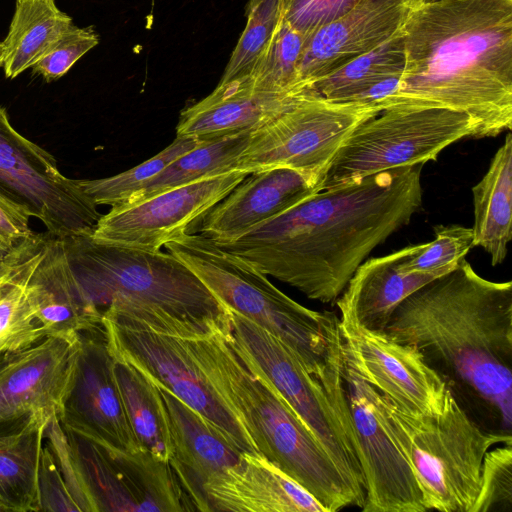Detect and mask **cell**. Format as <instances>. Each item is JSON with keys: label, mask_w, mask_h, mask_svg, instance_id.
Segmentation results:
<instances>
[{"label": "cell", "mask_w": 512, "mask_h": 512, "mask_svg": "<svg viewBox=\"0 0 512 512\" xmlns=\"http://www.w3.org/2000/svg\"><path fill=\"white\" fill-rule=\"evenodd\" d=\"M422 168L399 167L321 189L238 238L215 244L309 299L335 303L372 250L421 209Z\"/></svg>", "instance_id": "6da1fadb"}, {"label": "cell", "mask_w": 512, "mask_h": 512, "mask_svg": "<svg viewBox=\"0 0 512 512\" xmlns=\"http://www.w3.org/2000/svg\"><path fill=\"white\" fill-rule=\"evenodd\" d=\"M383 332L415 348L483 429L512 436V282L462 259L394 310Z\"/></svg>", "instance_id": "7a4b0ae2"}, {"label": "cell", "mask_w": 512, "mask_h": 512, "mask_svg": "<svg viewBox=\"0 0 512 512\" xmlns=\"http://www.w3.org/2000/svg\"><path fill=\"white\" fill-rule=\"evenodd\" d=\"M405 66L390 107L465 113L473 139L512 126V0L413 3L401 28Z\"/></svg>", "instance_id": "3957f363"}, {"label": "cell", "mask_w": 512, "mask_h": 512, "mask_svg": "<svg viewBox=\"0 0 512 512\" xmlns=\"http://www.w3.org/2000/svg\"><path fill=\"white\" fill-rule=\"evenodd\" d=\"M61 240L84 298L102 315L187 340L230 328L229 309L173 254L89 234Z\"/></svg>", "instance_id": "277c9868"}, {"label": "cell", "mask_w": 512, "mask_h": 512, "mask_svg": "<svg viewBox=\"0 0 512 512\" xmlns=\"http://www.w3.org/2000/svg\"><path fill=\"white\" fill-rule=\"evenodd\" d=\"M228 330L185 340L195 362L259 454L301 485L326 512L348 506L361 509L364 498L275 388L243 364L227 341Z\"/></svg>", "instance_id": "5b68a950"}, {"label": "cell", "mask_w": 512, "mask_h": 512, "mask_svg": "<svg viewBox=\"0 0 512 512\" xmlns=\"http://www.w3.org/2000/svg\"><path fill=\"white\" fill-rule=\"evenodd\" d=\"M164 247L189 267L229 310L255 322L282 342L310 374L328 385L342 380L340 319L294 301L267 276L203 235L183 233Z\"/></svg>", "instance_id": "8992f818"}, {"label": "cell", "mask_w": 512, "mask_h": 512, "mask_svg": "<svg viewBox=\"0 0 512 512\" xmlns=\"http://www.w3.org/2000/svg\"><path fill=\"white\" fill-rule=\"evenodd\" d=\"M376 403L385 429L412 469L426 510L472 512L486 452L512 444V436L483 429L451 393L442 410L428 414L403 410L378 391Z\"/></svg>", "instance_id": "52a82bcc"}, {"label": "cell", "mask_w": 512, "mask_h": 512, "mask_svg": "<svg viewBox=\"0 0 512 512\" xmlns=\"http://www.w3.org/2000/svg\"><path fill=\"white\" fill-rule=\"evenodd\" d=\"M229 311L230 329L226 338L237 356L275 388L355 490L365 497L343 384L331 386L316 378L284 342L255 322Z\"/></svg>", "instance_id": "ba28073f"}, {"label": "cell", "mask_w": 512, "mask_h": 512, "mask_svg": "<svg viewBox=\"0 0 512 512\" xmlns=\"http://www.w3.org/2000/svg\"><path fill=\"white\" fill-rule=\"evenodd\" d=\"M465 113L439 107H390L360 123L328 164L320 190L399 167L437 159L454 142L474 135Z\"/></svg>", "instance_id": "9c48e42d"}, {"label": "cell", "mask_w": 512, "mask_h": 512, "mask_svg": "<svg viewBox=\"0 0 512 512\" xmlns=\"http://www.w3.org/2000/svg\"><path fill=\"white\" fill-rule=\"evenodd\" d=\"M65 432V478L88 512L195 511L169 461L144 449H106Z\"/></svg>", "instance_id": "30bf717a"}, {"label": "cell", "mask_w": 512, "mask_h": 512, "mask_svg": "<svg viewBox=\"0 0 512 512\" xmlns=\"http://www.w3.org/2000/svg\"><path fill=\"white\" fill-rule=\"evenodd\" d=\"M381 112L369 102H334L306 90L290 107L251 131L235 170L293 168L321 178L349 134Z\"/></svg>", "instance_id": "8fae6325"}, {"label": "cell", "mask_w": 512, "mask_h": 512, "mask_svg": "<svg viewBox=\"0 0 512 512\" xmlns=\"http://www.w3.org/2000/svg\"><path fill=\"white\" fill-rule=\"evenodd\" d=\"M0 191L60 239L90 234L102 215L78 179L62 174L49 152L21 135L2 106Z\"/></svg>", "instance_id": "7c38bea8"}, {"label": "cell", "mask_w": 512, "mask_h": 512, "mask_svg": "<svg viewBox=\"0 0 512 512\" xmlns=\"http://www.w3.org/2000/svg\"><path fill=\"white\" fill-rule=\"evenodd\" d=\"M108 348L160 388L197 411L243 452L259 454L253 440L195 362L185 339L102 315Z\"/></svg>", "instance_id": "4fadbf2b"}, {"label": "cell", "mask_w": 512, "mask_h": 512, "mask_svg": "<svg viewBox=\"0 0 512 512\" xmlns=\"http://www.w3.org/2000/svg\"><path fill=\"white\" fill-rule=\"evenodd\" d=\"M344 395L364 480L363 512H426L422 493L406 458L385 429L377 391L345 357Z\"/></svg>", "instance_id": "5bb4252c"}, {"label": "cell", "mask_w": 512, "mask_h": 512, "mask_svg": "<svg viewBox=\"0 0 512 512\" xmlns=\"http://www.w3.org/2000/svg\"><path fill=\"white\" fill-rule=\"evenodd\" d=\"M249 174L233 170L168 189L150 197L112 206L89 234L94 240L159 251L167 242L226 197Z\"/></svg>", "instance_id": "9a60e30c"}, {"label": "cell", "mask_w": 512, "mask_h": 512, "mask_svg": "<svg viewBox=\"0 0 512 512\" xmlns=\"http://www.w3.org/2000/svg\"><path fill=\"white\" fill-rule=\"evenodd\" d=\"M340 311L343 353L359 375L380 394L412 413L443 409L450 392L413 347L398 343L383 331L362 327L347 303L335 301Z\"/></svg>", "instance_id": "2e32d148"}, {"label": "cell", "mask_w": 512, "mask_h": 512, "mask_svg": "<svg viewBox=\"0 0 512 512\" xmlns=\"http://www.w3.org/2000/svg\"><path fill=\"white\" fill-rule=\"evenodd\" d=\"M103 325L81 334L74 373L58 419L67 432L103 448H140L129 425Z\"/></svg>", "instance_id": "e0dca14e"}, {"label": "cell", "mask_w": 512, "mask_h": 512, "mask_svg": "<svg viewBox=\"0 0 512 512\" xmlns=\"http://www.w3.org/2000/svg\"><path fill=\"white\" fill-rule=\"evenodd\" d=\"M80 336H46L0 354V426L41 414L58 417L70 387Z\"/></svg>", "instance_id": "ac0fdd59"}, {"label": "cell", "mask_w": 512, "mask_h": 512, "mask_svg": "<svg viewBox=\"0 0 512 512\" xmlns=\"http://www.w3.org/2000/svg\"><path fill=\"white\" fill-rule=\"evenodd\" d=\"M412 5L413 0H360L344 15L305 36L296 90H308L321 77L393 37Z\"/></svg>", "instance_id": "d6986e66"}, {"label": "cell", "mask_w": 512, "mask_h": 512, "mask_svg": "<svg viewBox=\"0 0 512 512\" xmlns=\"http://www.w3.org/2000/svg\"><path fill=\"white\" fill-rule=\"evenodd\" d=\"M320 190V178L293 168L249 174L226 197L196 219L186 233L214 242L238 238Z\"/></svg>", "instance_id": "ffe728a7"}, {"label": "cell", "mask_w": 512, "mask_h": 512, "mask_svg": "<svg viewBox=\"0 0 512 512\" xmlns=\"http://www.w3.org/2000/svg\"><path fill=\"white\" fill-rule=\"evenodd\" d=\"M203 494L206 512H326L278 466L251 452L207 481Z\"/></svg>", "instance_id": "44dd1931"}, {"label": "cell", "mask_w": 512, "mask_h": 512, "mask_svg": "<svg viewBox=\"0 0 512 512\" xmlns=\"http://www.w3.org/2000/svg\"><path fill=\"white\" fill-rule=\"evenodd\" d=\"M159 389L173 446L170 464L195 511L206 512L204 484L236 464L243 451L197 411L172 393L160 387Z\"/></svg>", "instance_id": "7402d4cb"}, {"label": "cell", "mask_w": 512, "mask_h": 512, "mask_svg": "<svg viewBox=\"0 0 512 512\" xmlns=\"http://www.w3.org/2000/svg\"><path fill=\"white\" fill-rule=\"evenodd\" d=\"M303 93L260 91L248 77L218 83L209 95L181 111L176 137L206 140L253 131L290 107Z\"/></svg>", "instance_id": "603a6c76"}, {"label": "cell", "mask_w": 512, "mask_h": 512, "mask_svg": "<svg viewBox=\"0 0 512 512\" xmlns=\"http://www.w3.org/2000/svg\"><path fill=\"white\" fill-rule=\"evenodd\" d=\"M29 287L45 336L77 337L102 326V314L84 298L60 238L47 235Z\"/></svg>", "instance_id": "cb8c5ba5"}, {"label": "cell", "mask_w": 512, "mask_h": 512, "mask_svg": "<svg viewBox=\"0 0 512 512\" xmlns=\"http://www.w3.org/2000/svg\"><path fill=\"white\" fill-rule=\"evenodd\" d=\"M420 245L406 246L388 255L370 258L356 269L338 298L350 305L362 327L383 331L394 310L406 297L439 277L404 269V261Z\"/></svg>", "instance_id": "d4e9b609"}, {"label": "cell", "mask_w": 512, "mask_h": 512, "mask_svg": "<svg viewBox=\"0 0 512 512\" xmlns=\"http://www.w3.org/2000/svg\"><path fill=\"white\" fill-rule=\"evenodd\" d=\"M46 237L33 233L0 260V354L30 346L46 337L29 287Z\"/></svg>", "instance_id": "484cf974"}, {"label": "cell", "mask_w": 512, "mask_h": 512, "mask_svg": "<svg viewBox=\"0 0 512 512\" xmlns=\"http://www.w3.org/2000/svg\"><path fill=\"white\" fill-rule=\"evenodd\" d=\"M51 419L33 414L0 426V503L6 511H40L39 465Z\"/></svg>", "instance_id": "4316f807"}, {"label": "cell", "mask_w": 512, "mask_h": 512, "mask_svg": "<svg viewBox=\"0 0 512 512\" xmlns=\"http://www.w3.org/2000/svg\"><path fill=\"white\" fill-rule=\"evenodd\" d=\"M474 246L482 247L491 264H501L512 239V134H506L483 178L472 187Z\"/></svg>", "instance_id": "83f0119b"}, {"label": "cell", "mask_w": 512, "mask_h": 512, "mask_svg": "<svg viewBox=\"0 0 512 512\" xmlns=\"http://www.w3.org/2000/svg\"><path fill=\"white\" fill-rule=\"evenodd\" d=\"M73 19L55 0H16L14 14L2 42V67L7 79L32 68L70 27Z\"/></svg>", "instance_id": "f1b7e54d"}, {"label": "cell", "mask_w": 512, "mask_h": 512, "mask_svg": "<svg viewBox=\"0 0 512 512\" xmlns=\"http://www.w3.org/2000/svg\"><path fill=\"white\" fill-rule=\"evenodd\" d=\"M113 368L126 417L138 445L159 459L170 462L173 446L158 385L124 360L114 358Z\"/></svg>", "instance_id": "f546056e"}, {"label": "cell", "mask_w": 512, "mask_h": 512, "mask_svg": "<svg viewBox=\"0 0 512 512\" xmlns=\"http://www.w3.org/2000/svg\"><path fill=\"white\" fill-rule=\"evenodd\" d=\"M404 66L400 29L379 46L321 77L308 90L329 101L365 102L367 94L375 86L389 79H399Z\"/></svg>", "instance_id": "4dcf8cb0"}, {"label": "cell", "mask_w": 512, "mask_h": 512, "mask_svg": "<svg viewBox=\"0 0 512 512\" xmlns=\"http://www.w3.org/2000/svg\"><path fill=\"white\" fill-rule=\"evenodd\" d=\"M250 134L251 130H246L202 141L167 165L126 202L144 199L168 189L235 170L236 162L245 150Z\"/></svg>", "instance_id": "1f68e13d"}, {"label": "cell", "mask_w": 512, "mask_h": 512, "mask_svg": "<svg viewBox=\"0 0 512 512\" xmlns=\"http://www.w3.org/2000/svg\"><path fill=\"white\" fill-rule=\"evenodd\" d=\"M202 141L197 138L176 137L158 154L141 164L113 176L99 179H78L84 192L99 205L116 206L126 202L145 187L152 178L179 156L193 149Z\"/></svg>", "instance_id": "d6a6232c"}, {"label": "cell", "mask_w": 512, "mask_h": 512, "mask_svg": "<svg viewBox=\"0 0 512 512\" xmlns=\"http://www.w3.org/2000/svg\"><path fill=\"white\" fill-rule=\"evenodd\" d=\"M305 36L282 17L279 25L253 70L247 76L260 91L297 95L296 69Z\"/></svg>", "instance_id": "836d02e7"}, {"label": "cell", "mask_w": 512, "mask_h": 512, "mask_svg": "<svg viewBox=\"0 0 512 512\" xmlns=\"http://www.w3.org/2000/svg\"><path fill=\"white\" fill-rule=\"evenodd\" d=\"M283 15V0H259L246 11V26L219 83L247 77L269 45Z\"/></svg>", "instance_id": "e575fe53"}, {"label": "cell", "mask_w": 512, "mask_h": 512, "mask_svg": "<svg viewBox=\"0 0 512 512\" xmlns=\"http://www.w3.org/2000/svg\"><path fill=\"white\" fill-rule=\"evenodd\" d=\"M434 235L433 241L421 243L419 249L404 261L405 270L441 276L457 267L474 247L472 227L437 225Z\"/></svg>", "instance_id": "d590c367"}, {"label": "cell", "mask_w": 512, "mask_h": 512, "mask_svg": "<svg viewBox=\"0 0 512 512\" xmlns=\"http://www.w3.org/2000/svg\"><path fill=\"white\" fill-rule=\"evenodd\" d=\"M511 511L512 444H502L484 456L480 490L472 512Z\"/></svg>", "instance_id": "8d00e7d4"}, {"label": "cell", "mask_w": 512, "mask_h": 512, "mask_svg": "<svg viewBox=\"0 0 512 512\" xmlns=\"http://www.w3.org/2000/svg\"><path fill=\"white\" fill-rule=\"evenodd\" d=\"M98 43L99 36L93 26L78 27L73 25L32 66V71L34 74L41 76L46 82L58 80Z\"/></svg>", "instance_id": "74e56055"}, {"label": "cell", "mask_w": 512, "mask_h": 512, "mask_svg": "<svg viewBox=\"0 0 512 512\" xmlns=\"http://www.w3.org/2000/svg\"><path fill=\"white\" fill-rule=\"evenodd\" d=\"M360 0H283V19L309 35L351 10Z\"/></svg>", "instance_id": "f35d334b"}, {"label": "cell", "mask_w": 512, "mask_h": 512, "mask_svg": "<svg viewBox=\"0 0 512 512\" xmlns=\"http://www.w3.org/2000/svg\"><path fill=\"white\" fill-rule=\"evenodd\" d=\"M38 483L40 511H80L48 444L43 445Z\"/></svg>", "instance_id": "ab89813d"}, {"label": "cell", "mask_w": 512, "mask_h": 512, "mask_svg": "<svg viewBox=\"0 0 512 512\" xmlns=\"http://www.w3.org/2000/svg\"><path fill=\"white\" fill-rule=\"evenodd\" d=\"M30 215L0 191V236L11 246L25 240L34 232Z\"/></svg>", "instance_id": "60d3db41"}, {"label": "cell", "mask_w": 512, "mask_h": 512, "mask_svg": "<svg viewBox=\"0 0 512 512\" xmlns=\"http://www.w3.org/2000/svg\"><path fill=\"white\" fill-rule=\"evenodd\" d=\"M11 246L0 236V260L10 251Z\"/></svg>", "instance_id": "b9f144b4"}, {"label": "cell", "mask_w": 512, "mask_h": 512, "mask_svg": "<svg viewBox=\"0 0 512 512\" xmlns=\"http://www.w3.org/2000/svg\"><path fill=\"white\" fill-rule=\"evenodd\" d=\"M259 0H249L246 10L251 9Z\"/></svg>", "instance_id": "7bdbcfd3"}, {"label": "cell", "mask_w": 512, "mask_h": 512, "mask_svg": "<svg viewBox=\"0 0 512 512\" xmlns=\"http://www.w3.org/2000/svg\"><path fill=\"white\" fill-rule=\"evenodd\" d=\"M431 1H434V0H413V3H427V2H431Z\"/></svg>", "instance_id": "ee69618b"}, {"label": "cell", "mask_w": 512, "mask_h": 512, "mask_svg": "<svg viewBox=\"0 0 512 512\" xmlns=\"http://www.w3.org/2000/svg\"><path fill=\"white\" fill-rule=\"evenodd\" d=\"M2 53H3V46H2V43H0V58H2Z\"/></svg>", "instance_id": "f6af8a7d"}, {"label": "cell", "mask_w": 512, "mask_h": 512, "mask_svg": "<svg viewBox=\"0 0 512 512\" xmlns=\"http://www.w3.org/2000/svg\"><path fill=\"white\" fill-rule=\"evenodd\" d=\"M6 511L5 507L0 503V512Z\"/></svg>", "instance_id": "bcb514c9"}, {"label": "cell", "mask_w": 512, "mask_h": 512, "mask_svg": "<svg viewBox=\"0 0 512 512\" xmlns=\"http://www.w3.org/2000/svg\"><path fill=\"white\" fill-rule=\"evenodd\" d=\"M0 66H2V58H0Z\"/></svg>", "instance_id": "7dc6e473"}]
</instances>
